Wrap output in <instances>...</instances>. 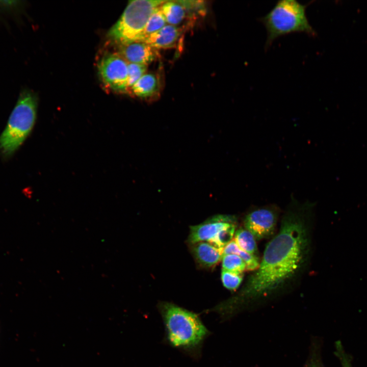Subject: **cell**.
Wrapping results in <instances>:
<instances>
[{"instance_id":"d6986e66","label":"cell","mask_w":367,"mask_h":367,"mask_svg":"<svg viewBox=\"0 0 367 367\" xmlns=\"http://www.w3.org/2000/svg\"><path fill=\"white\" fill-rule=\"evenodd\" d=\"M147 66L139 64L128 63L127 90L146 73Z\"/></svg>"},{"instance_id":"2e32d148","label":"cell","mask_w":367,"mask_h":367,"mask_svg":"<svg viewBox=\"0 0 367 367\" xmlns=\"http://www.w3.org/2000/svg\"><path fill=\"white\" fill-rule=\"evenodd\" d=\"M160 7L154 11L149 17L143 33L142 42L166 25L167 22Z\"/></svg>"},{"instance_id":"ba28073f","label":"cell","mask_w":367,"mask_h":367,"mask_svg":"<svg viewBox=\"0 0 367 367\" xmlns=\"http://www.w3.org/2000/svg\"><path fill=\"white\" fill-rule=\"evenodd\" d=\"M233 223H236L234 216L214 217L202 224L191 226L188 242L191 245L200 242L212 243L222 230Z\"/></svg>"},{"instance_id":"603a6c76","label":"cell","mask_w":367,"mask_h":367,"mask_svg":"<svg viewBox=\"0 0 367 367\" xmlns=\"http://www.w3.org/2000/svg\"><path fill=\"white\" fill-rule=\"evenodd\" d=\"M307 367H322L318 359L312 358Z\"/></svg>"},{"instance_id":"9a60e30c","label":"cell","mask_w":367,"mask_h":367,"mask_svg":"<svg viewBox=\"0 0 367 367\" xmlns=\"http://www.w3.org/2000/svg\"><path fill=\"white\" fill-rule=\"evenodd\" d=\"M255 240L252 234L245 228L239 229L234 234V241L241 250L258 257Z\"/></svg>"},{"instance_id":"8992f818","label":"cell","mask_w":367,"mask_h":367,"mask_svg":"<svg viewBox=\"0 0 367 367\" xmlns=\"http://www.w3.org/2000/svg\"><path fill=\"white\" fill-rule=\"evenodd\" d=\"M128 63L117 53L103 57L98 64L99 75L106 87L117 92L127 90Z\"/></svg>"},{"instance_id":"ac0fdd59","label":"cell","mask_w":367,"mask_h":367,"mask_svg":"<svg viewBox=\"0 0 367 367\" xmlns=\"http://www.w3.org/2000/svg\"><path fill=\"white\" fill-rule=\"evenodd\" d=\"M25 4L21 1H0V15L20 17L23 12Z\"/></svg>"},{"instance_id":"30bf717a","label":"cell","mask_w":367,"mask_h":367,"mask_svg":"<svg viewBox=\"0 0 367 367\" xmlns=\"http://www.w3.org/2000/svg\"><path fill=\"white\" fill-rule=\"evenodd\" d=\"M180 34L178 27L166 24L148 36L144 42L156 49L171 48L175 46Z\"/></svg>"},{"instance_id":"8fae6325","label":"cell","mask_w":367,"mask_h":367,"mask_svg":"<svg viewBox=\"0 0 367 367\" xmlns=\"http://www.w3.org/2000/svg\"><path fill=\"white\" fill-rule=\"evenodd\" d=\"M192 252L196 261L206 268L215 266L223 257V250L208 242L192 244Z\"/></svg>"},{"instance_id":"ffe728a7","label":"cell","mask_w":367,"mask_h":367,"mask_svg":"<svg viewBox=\"0 0 367 367\" xmlns=\"http://www.w3.org/2000/svg\"><path fill=\"white\" fill-rule=\"evenodd\" d=\"M243 280L242 274H237L222 269L221 280L224 286L228 290L234 291Z\"/></svg>"},{"instance_id":"4fadbf2b","label":"cell","mask_w":367,"mask_h":367,"mask_svg":"<svg viewBox=\"0 0 367 367\" xmlns=\"http://www.w3.org/2000/svg\"><path fill=\"white\" fill-rule=\"evenodd\" d=\"M160 8L168 24L176 26L186 17L187 11L177 1H166Z\"/></svg>"},{"instance_id":"6da1fadb","label":"cell","mask_w":367,"mask_h":367,"mask_svg":"<svg viewBox=\"0 0 367 367\" xmlns=\"http://www.w3.org/2000/svg\"><path fill=\"white\" fill-rule=\"evenodd\" d=\"M314 203L293 198L279 230L268 243L258 268L234 296L212 309L223 320L290 290L301 277L311 250Z\"/></svg>"},{"instance_id":"9c48e42d","label":"cell","mask_w":367,"mask_h":367,"mask_svg":"<svg viewBox=\"0 0 367 367\" xmlns=\"http://www.w3.org/2000/svg\"><path fill=\"white\" fill-rule=\"evenodd\" d=\"M118 45L116 53L128 63L147 66L159 57L157 49L144 42L135 41Z\"/></svg>"},{"instance_id":"52a82bcc","label":"cell","mask_w":367,"mask_h":367,"mask_svg":"<svg viewBox=\"0 0 367 367\" xmlns=\"http://www.w3.org/2000/svg\"><path fill=\"white\" fill-rule=\"evenodd\" d=\"M279 213V208L273 204L253 208L245 217V228L256 240L268 238L275 231Z\"/></svg>"},{"instance_id":"44dd1931","label":"cell","mask_w":367,"mask_h":367,"mask_svg":"<svg viewBox=\"0 0 367 367\" xmlns=\"http://www.w3.org/2000/svg\"><path fill=\"white\" fill-rule=\"evenodd\" d=\"M185 9L187 12H203L204 4L201 1H177Z\"/></svg>"},{"instance_id":"3957f363","label":"cell","mask_w":367,"mask_h":367,"mask_svg":"<svg viewBox=\"0 0 367 367\" xmlns=\"http://www.w3.org/2000/svg\"><path fill=\"white\" fill-rule=\"evenodd\" d=\"M307 5L295 0H280L259 19L267 32L266 48L277 38L289 34L303 32L311 37L316 35L306 15Z\"/></svg>"},{"instance_id":"277c9868","label":"cell","mask_w":367,"mask_h":367,"mask_svg":"<svg viewBox=\"0 0 367 367\" xmlns=\"http://www.w3.org/2000/svg\"><path fill=\"white\" fill-rule=\"evenodd\" d=\"M37 108L36 94L28 88L22 89L0 136V152L5 156L13 154L31 132L36 118Z\"/></svg>"},{"instance_id":"7c38bea8","label":"cell","mask_w":367,"mask_h":367,"mask_svg":"<svg viewBox=\"0 0 367 367\" xmlns=\"http://www.w3.org/2000/svg\"><path fill=\"white\" fill-rule=\"evenodd\" d=\"M159 77L153 73H145L130 89L128 92L143 98H152L159 91Z\"/></svg>"},{"instance_id":"7402d4cb","label":"cell","mask_w":367,"mask_h":367,"mask_svg":"<svg viewBox=\"0 0 367 367\" xmlns=\"http://www.w3.org/2000/svg\"><path fill=\"white\" fill-rule=\"evenodd\" d=\"M335 354L339 358L342 367H353L349 357L345 353L339 341L335 343Z\"/></svg>"},{"instance_id":"7a4b0ae2","label":"cell","mask_w":367,"mask_h":367,"mask_svg":"<svg viewBox=\"0 0 367 367\" xmlns=\"http://www.w3.org/2000/svg\"><path fill=\"white\" fill-rule=\"evenodd\" d=\"M159 309L165 327V340L170 346L198 357L210 335L199 315L174 304L161 302Z\"/></svg>"},{"instance_id":"5b68a950","label":"cell","mask_w":367,"mask_h":367,"mask_svg":"<svg viewBox=\"0 0 367 367\" xmlns=\"http://www.w3.org/2000/svg\"><path fill=\"white\" fill-rule=\"evenodd\" d=\"M166 1H129L118 21L108 33V37L118 44L142 41L147 22L154 11Z\"/></svg>"},{"instance_id":"e0dca14e","label":"cell","mask_w":367,"mask_h":367,"mask_svg":"<svg viewBox=\"0 0 367 367\" xmlns=\"http://www.w3.org/2000/svg\"><path fill=\"white\" fill-rule=\"evenodd\" d=\"M222 267V269L237 274H242L246 269L245 262L240 256L234 254L223 256Z\"/></svg>"},{"instance_id":"5bb4252c","label":"cell","mask_w":367,"mask_h":367,"mask_svg":"<svg viewBox=\"0 0 367 367\" xmlns=\"http://www.w3.org/2000/svg\"><path fill=\"white\" fill-rule=\"evenodd\" d=\"M230 254H237L240 256L245 262L248 270H256L259 267L258 257L241 250L234 240L228 243L223 250V256Z\"/></svg>"}]
</instances>
